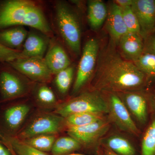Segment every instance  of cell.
Here are the masks:
<instances>
[{
	"label": "cell",
	"instance_id": "1",
	"mask_svg": "<svg viewBox=\"0 0 155 155\" xmlns=\"http://www.w3.org/2000/svg\"><path fill=\"white\" fill-rule=\"evenodd\" d=\"M110 42L99 51L92 90L118 93L140 91L148 80L133 62L123 58Z\"/></svg>",
	"mask_w": 155,
	"mask_h": 155
},
{
	"label": "cell",
	"instance_id": "2",
	"mask_svg": "<svg viewBox=\"0 0 155 155\" xmlns=\"http://www.w3.org/2000/svg\"><path fill=\"white\" fill-rule=\"evenodd\" d=\"M13 25H26L46 35L51 33L41 9L30 1L12 0L1 6L0 28Z\"/></svg>",
	"mask_w": 155,
	"mask_h": 155
},
{
	"label": "cell",
	"instance_id": "3",
	"mask_svg": "<svg viewBox=\"0 0 155 155\" xmlns=\"http://www.w3.org/2000/svg\"><path fill=\"white\" fill-rule=\"evenodd\" d=\"M82 113L103 115L108 114L107 100L101 92L91 89L61 104L56 110V114L64 118L72 114Z\"/></svg>",
	"mask_w": 155,
	"mask_h": 155
},
{
	"label": "cell",
	"instance_id": "4",
	"mask_svg": "<svg viewBox=\"0 0 155 155\" xmlns=\"http://www.w3.org/2000/svg\"><path fill=\"white\" fill-rule=\"evenodd\" d=\"M56 20L61 36L75 54L81 51V30L79 20L72 9L64 3L56 8Z\"/></svg>",
	"mask_w": 155,
	"mask_h": 155
},
{
	"label": "cell",
	"instance_id": "5",
	"mask_svg": "<svg viewBox=\"0 0 155 155\" xmlns=\"http://www.w3.org/2000/svg\"><path fill=\"white\" fill-rule=\"evenodd\" d=\"M99 50V44L96 39H90L85 44L73 85V93L80 91L94 74Z\"/></svg>",
	"mask_w": 155,
	"mask_h": 155
},
{
	"label": "cell",
	"instance_id": "6",
	"mask_svg": "<svg viewBox=\"0 0 155 155\" xmlns=\"http://www.w3.org/2000/svg\"><path fill=\"white\" fill-rule=\"evenodd\" d=\"M66 127L64 117L46 114L33 120L17 137L21 140L41 135H54L62 131Z\"/></svg>",
	"mask_w": 155,
	"mask_h": 155
},
{
	"label": "cell",
	"instance_id": "7",
	"mask_svg": "<svg viewBox=\"0 0 155 155\" xmlns=\"http://www.w3.org/2000/svg\"><path fill=\"white\" fill-rule=\"evenodd\" d=\"M108 94L107 102L110 120L120 130L138 136V128L122 100L116 93Z\"/></svg>",
	"mask_w": 155,
	"mask_h": 155
},
{
	"label": "cell",
	"instance_id": "8",
	"mask_svg": "<svg viewBox=\"0 0 155 155\" xmlns=\"http://www.w3.org/2000/svg\"><path fill=\"white\" fill-rule=\"evenodd\" d=\"M110 128V122L104 118L89 125L67 128V133L82 146L91 147L101 142Z\"/></svg>",
	"mask_w": 155,
	"mask_h": 155
},
{
	"label": "cell",
	"instance_id": "9",
	"mask_svg": "<svg viewBox=\"0 0 155 155\" xmlns=\"http://www.w3.org/2000/svg\"><path fill=\"white\" fill-rule=\"evenodd\" d=\"M9 63L14 69L31 80L44 82L51 78L52 74L43 58H20Z\"/></svg>",
	"mask_w": 155,
	"mask_h": 155
},
{
	"label": "cell",
	"instance_id": "10",
	"mask_svg": "<svg viewBox=\"0 0 155 155\" xmlns=\"http://www.w3.org/2000/svg\"><path fill=\"white\" fill-rule=\"evenodd\" d=\"M138 20L143 41L152 34L155 24V0H133L131 6Z\"/></svg>",
	"mask_w": 155,
	"mask_h": 155
},
{
	"label": "cell",
	"instance_id": "11",
	"mask_svg": "<svg viewBox=\"0 0 155 155\" xmlns=\"http://www.w3.org/2000/svg\"><path fill=\"white\" fill-rule=\"evenodd\" d=\"M122 100L130 115L142 125L148 119L147 95L140 91L124 92L116 93Z\"/></svg>",
	"mask_w": 155,
	"mask_h": 155
},
{
	"label": "cell",
	"instance_id": "12",
	"mask_svg": "<svg viewBox=\"0 0 155 155\" xmlns=\"http://www.w3.org/2000/svg\"><path fill=\"white\" fill-rule=\"evenodd\" d=\"M106 27L110 43L116 46L121 37L128 32L122 17V9L114 2L108 9Z\"/></svg>",
	"mask_w": 155,
	"mask_h": 155
},
{
	"label": "cell",
	"instance_id": "13",
	"mask_svg": "<svg viewBox=\"0 0 155 155\" xmlns=\"http://www.w3.org/2000/svg\"><path fill=\"white\" fill-rule=\"evenodd\" d=\"M118 46L121 55L133 62L143 52L144 41L140 35L127 32L119 40Z\"/></svg>",
	"mask_w": 155,
	"mask_h": 155
},
{
	"label": "cell",
	"instance_id": "14",
	"mask_svg": "<svg viewBox=\"0 0 155 155\" xmlns=\"http://www.w3.org/2000/svg\"><path fill=\"white\" fill-rule=\"evenodd\" d=\"M0 89L3 99L8 101L23 95L26 88L18 76L9 71H4L0 74Z\"/></svg>",
	"mask_w": 155,
	"mask_h": 155
},
{
	"label": "cell",
	"instance_id": "15",
	"mask_svg": "<svg viewBox=\"0 0 155 155\" xmlns=\"http://www.w3.org/2000/svg\"><path fill=\"white\" fill-rule=\"evenodd\" d=\"M45 62L52 74H57L70 66L71 61L67 53L58 45L51 47L45 58Z\"/></svg>",
	"mask_w": 155,
	"mask_h": 155
},
{
	"label": "cell",
	"instance_id": "16",
	"mask_svg": "<svg viewBox=\"0 0 155 155\" xmlns=\"http://www.w3.org/2000/svg\"><path fill=\"white\" fill-rule=\"evenodd\" d=\"M108 15L107 6L101 0L88 1L87 5V19L93 30L99 29Z\"/></svg>",
	"mask_w": 155,
	"mask_h": 155
},
{
	"label": "cell",
	"instance_id": "17",
	"mask_svg": "<svg viewBox=\"0 0 155 155\" xmlns=\"http://www.w3.org/2000/svg\"><path fill=\"white\" fill-rule=\"evenodd\" d=\"M47 47L46 41L36 34H30L26 38L22 51L24 58H43Z\"/></svg>",
	"mask_w": 155,
	"mask_h": 155
},
{
	"label": "cell",
	"instance_id": "18",
	"mask_svg": "<svg viewBox=\"0 0 155 155\" xmlns=\"http://www.w3.org/2000/svg\"><path fill=\"white\" fill-rule=\"evenodd\" d=\"M30 107L26 104L17 105L7 109L4 114V120L9 129L15 130L18 129L30 111Z\"/></svg>",
	"mask_w": 155,
	"mask_h": 155
},
{
	"label": "cell",
	"instance_id": "19",
	"mask_svg": "<svg viewBox=\"0 0 155 155\" xmlns=\"http://www.w3.org/2000/svg\"><path fill=\"white\" fill-rule=\"evenodd\" d=\"M101 142L107 149L118 155H135L134 147L127 138L119 135L110 136L103 138Z\"/></svg>",
	"mask_w": 155,
	"mask_h": 155
},
{
	"label": "cell",
	"instance_id": "20",
	"mask_svg": "<svg viewBox=\"0 0 155 155\" xmlns=\"http://www.w3.org/2000/svg\"><path fill=\"white\" fill-rule=\"evenodd\" d=\"M27 37V32L22 27H16L0 32L1 43L15 49L20 47Z\"/></svg>",
	"mask_w": 155,
	"mask_h": 155
},
{
	"label": "cell",
	"instance_id": "21",
	"mask_svg": "<svg viewBox=\"0 0 155 155\" xmlns=\"http://www.w3.org/2000/svg\"><path fill=\"white\" fill-rule=\"evenodd\" d=\"M0 137L17 155H48L45 153L40 151L25 143L17 137L3 136L1 134Z\"/></svg>",
	"mask_w": 155,
	"mask_h": 155
},
{
	"label": "cell",
	"instance_id": "22",
	"mask_svg": "<svg viewBox=\"0 0 155 155\" xmlns=\"http://www.w3.org/2000/svg\"><path fill=\"white\" fill-rule=\"evenodd\" d=\"M104 115L93 113H77L65 117V123L67 128L89 125L104 119Z\"/></svg>",
	"mask_w": 155,
	"mask_h": 155
},
{
	"label": "cell",
	"instance_id": "23",
	"mask_svg": "<svg viewBox=\"0 0 155 155\" xmlns=\"http://www.w3.org/2000/svg\"><path fill=\"white\" fill-rule=\"evenodd\" d=\"M81 147L75 138L70 136L62 137L56 140L51 151L53 155H67L80 149Z\"/></svg>",
	"mask_w": 155,
	"mask_h": 155
},
{
	"label": "cell",
	"instance_id": "24",
	"mask_svg": "<svg viewBox=\"0 0 155 155\" xmlns=\"http://www.w3.org/2000/svg\"><path fill=\"white\" fill-rule=\"evenodd\" d=\"M136 66L146 76L148 80H155V55L143 52L134 62Z\"/></svg>",
	"mask_w": 155,
	"mask_h": 155
},
{
	"label": "cell",
	"instance_id": "25",
	"mask_svg": "<svg viewBox=\"0 0 155 155\" xmlns=\"http://www.w3.org/2000/svg\"><path fill=\"white\" fill-rule=\"evenodd\" d=\"M141 155H155V117L149 125L143 137Z\"/></svg>",
	"mask_w": 155,
	"mask_h": 155
},
{
	"label": "cell",
	"instance_id": "26",
	"mask_svg": "<svg viewBox=\"0 0 155 155\" xmlns=\"http://www.w3.org/2000/svg\"><path fill=\"white\" fill-rule=\"evenodd\" d=\"M56 137L54 135H41L22 140L36 149L47 152L51 150Z\"/></svg>",
	"mask_w": 155,
	"mask_h": 155
},
{
	"label": "cell",
	"instance_id": "27",
	"mask_svg": "<svg viewBox=\"0 0 155 155\" xmlns=\"http://www.w3.org/2000/svg\"><path fill=\"white\" fill-rule=\"evenodd\" d=\"M74 72V68L69 66L56 74L55 83L61 94H66L69 91L73 79Z\"/></svg>",
	"mask_w": 155,
	"mask_h": 155
},
{
	"label": "cell",
	"instance_id": "28",
	"mask_svg": "<svg viewBox=\"0 0 155 155\" xmlns=\"http://www.w3.org/2000/svg\"><path fill=\"white\" fill-rule=\"evenodd\" d=\"M122 17L128 32L140 35L138 20L131 6L121 8Z\"/></svg>",
	"mask_w": 155,
	"mask_h": 155
},
{
	"label": "cell",
	"instance_id": "29",
	"mask_svg": "<svg viewBox=\"0 0 155 155\" xmlns=\"http://www.w3.org/2000/svg\"><path fill=\"white\" fill-rule=\"evenodd\" d=\"M20 58H25L21 51L10 48L0 43V61L10 63Z\"/></svg>",
	"mask_w": 155,
	"mask_h": 155
},
{
	"label": "cell",
	"instance_id": "30",
	"mask_svg": "<svg viewBox=\"0 0 155 155\" xmlns=\"http://www.w3.org/2000/svg\"><path fill=\"white\" fill-rule=\"evenodd\" d=\"M37 95L39 101L45 104L51 105L56 103V97L54 92L46 85L40 87Z\"/></svg>",
	"mask_w": 155,
	"mask_h": 155
},
{
	"label": "cell",
	"instance_id": "31",
	"mask_svg": "<svg viewBox=\"0 0 155 155\" xmlns=\"http://www.w3.org/2000/svg\"><path fill=\"white\" fill-rule=\"evenodd\" d=\"M143 52L155 55V34L151 35L144 40Z\"/></svg>",
	"mask_w": 155,
	"mask_h": 155
},
{
	"label": "cell",
	"instance_id": "32",
	"mask_svg": "<svg viewBox=\"0 0 155 155\" xmlns=\"http://www.w3.org/2000/svg\"><path fill=\"white\" fill-rule=\"evenodd\" d=\"M114 2L121 8L131 6L133 0H116Z\"/></svg>",
	"mask_w": 155,
	"mask_h": 155
},
{
	"label": "cell",
	"instance_id": "33",
	"mask_svg": "<svg viewBox=\"0 0 155 155\" xmlns=\"http://www.w3.org/2000/svg\"><path fill=\"white\" fill-rule=\"evenodd\" d=\"M148 101L149 103L150 107L155 112V92L153 94L147 95Z\"/></svg>",
	"mask_w": 155,
	"mask_h": 155
},
{
	"label": "cell",
	"instance_id": "34",
	"mask_svg": "<svg viewBox=\"0 0 155 155\" xmlns=\"http://www.w3.org/2000/svg\"><path fill=\"white\" fill-rule=\"evenodd\" d=\"M0 155H13L10 150L7 149L0 141Z\"/></svg>",
	"mask_w": 155,
	"mask_h": 155
},
{
	"label": "cell",
	"instance_id": "35",
	"mask_svg": "<svg viewBox=\"0 0 155 155\" xmlns=\"http://www.w3.org/2000/svg\"><path fill=\"white\" fill-rule=\"evenodd\" d=\"M105 155H118L112 152V151L108 149H106L105 150Z\"/></svg>",
	"mask_w": 155,
	"mask_h": 155
},
{
	"label": "cell",
	"instance_id": "36",
	"mask_svg": "<svg viewBox=\"0 0 155 155\" xmlns=\"http://www.w3.org/2000/svg\"><path fill=\"white\" fill-rule=\"evenodd\" d=\"M155 34V24L154 27L153 29L152 34Z\"/></svg>",
	"mask_w": 155,
	"mask_h": 155
},
{
	"label": "cell",
	"instance_id": "37",
	"mask_svg": "<svg viewBox=\"0 0 155 155\" xmlns=\"http://www.w3.org/2000/svg\"><path fill=\"white\" fill-rule=\"evenodd\" d=\"M97 155H103L102 153L101 152L99 151Z\"/></svg>",
	"mask_w": 155,
	"mask_h": 155
},
{
	"label": "cell",
	"instance_id": "38",
	"mask_svg": "<svg viewBox=\"0 0 155 155\" xmlns=\"http://www.w3.org/2000/svg\"><path fill=\"white\" fill-rule=\"evenodd\" d=\"M67 155H83L79 154H68Z\"/></svg>",
	"mask_w": 155,
	"mask_h": 155
}]
</instances>
